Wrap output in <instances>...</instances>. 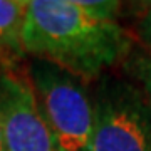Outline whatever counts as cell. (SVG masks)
Masks as SVG:
<instances>
[{"instance_id":"obj_6","label":"cell","mask_w":151,"mask_h":151,"mask_svg":"<svg viewBox=\"0 0 151 151\" xmlns=\"http://www.w3.org/2000/svg\"><path fill=\"white\" fill-rule=\"evenodd\" d=\"M126 70L136 81V86L145 94L146 101L151 104V55L136 54L126 62Z\"/></svg>"},{"instance_id":"obj_1","label":"cell","mask_w":151,"mask_h":151,"mask_svg":"<svg viewBox=\"0 0 151 151\" xmlns=\"http://www.w3.org/2000/svg\"><path fill=\"white\" fill-rule=\"evenodd\" d=\"M129 35L113 19L87 14L74 0L27 2L22 47L79 77H94L129 52Z\"/></svg>"},{"instance_id":"obj_7","label":"cell","mask_w":151,"mask_h":151,"mask_svg":"<svg viewBox=\"0 0 151 151\" xmlns=\"http://www.w3.org/2000/svg\"><path fill=\"white\" fill-rule=\"evenodd\" d=\"M79 5L94 17H101V19H113L116 20V12L119 10V2L113 0H96V2H77Z\"/></svg>"},{"instance_id":"obj_5","label":"cell","mask_w":151,"mask_h":151,"mask_svg":"<svg viewBox=\"0 0 151 151\" xmlns=\"http://www.w3.org/2000/svg\"><path fill=\"white\" fill-rule=\"evenodd\" d=\"M27 2L0 0V59L17 57L24 52L22 25Z\"/></svg>"},{"instance_id":"obj_2","label":"cell","mask_w":151,"mask_h":151,"mask_svg":"<svg viewBox=\"0 0 151 151\" xmlns=\"http://www.w3.org/2000/svg\"><path fill=\"white\" fill-rule=\"evenodd\" d=\"M29 79L57 151H91L94 109L81 77L37 59Z\"/></svg>"},{"instance_id":"obj_4","label":"cell","mask_w":151,"mask_h":151,"mask_svg":"<svg viewBox=\"0 0 151 151\" xmlns=\"http://www.w3.org/2000/svg\"><path fill=\"white\" fill-rule=\"evenodd\" d=\"M0 124L7 151H57L27 74L0 67Z\"/></svg>"},{"instance_id":"obj_8","label":"cell","mask_w":151,"mask_h":151,"mask_svg":"<svg viewBox=\"0 0 151 151\" xmlns=\"http://www.w3.org/2000/svg\"><path fill=\"white\" fill-rule=\"evenodd\" d=\"M139 35L151 47V7L146 10V14L143 15V19L139 22Z\"/></svg>"},{"instance_id":"obj_3","label":"cell","mask_w":151,"mask_h":151,"mask_svg":"<svg viewBox=\"0 0 151 151\" xmlns=\"http://www.w3.org/2000/svg\"><path fill=\"white\" fill-rule=\"evenodd\" d=\"M92 109L91 151H151V104L134 82L104 77Z\"/></svg>"},{"instance_id":"obj_9","label":"cell","mask_w":151,"mask_h":151,"mask_svg":"<svg viewBox=\"0 0 151 151\" xmlns=\"http://www.w3.org/2000/svg\"><path fill=\"white\" fill-rule=\"evenodd\" d=\"M0 151H7V150H5V143H4V133H2V124H0Z\"/></svg>"}]
</instances>
